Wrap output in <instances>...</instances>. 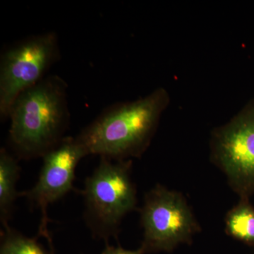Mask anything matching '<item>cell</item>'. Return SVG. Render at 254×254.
<instances>
[{"label":"cell","mask_w":254,"mask_h":254,"mask_svg":"<svg viewBox=\"0 0 254 254\" xmlns=\"http://www.w3.org/2000/svg\"><path fill=\"white\" fill-rule=\"evenodd\" d=\"M170 102L168 91L160 87L143 98L113 105L76 139L88 155L113 160L139 158L149 146Z\"/></svg>","instance_id":"1"},{"label":"cell","mask_w":254,"mask_h":254,"mask_svg":"<svg viewBox=\"0 0 254 254\" xmlns=\"http://www.w3.org/2000/svg\"><path fill=\"white\" fill-rule=\"evenodd\" d=\"M66 83L43 78L19 95L10 110L9 141L18 158L42 157L64 136L68 114Z\"/></svg>","instance_id":"2"},{"label":"cell","mask_w":254,"mask_h":254,"mask_svg":"<svg viewBox=\"0 0 254 254\" xmlns=\"http://www.w3.org/2000/svg\"><path fill=\"white\" fill-rule=\"evenodd\" d=\"M131 160L100 157L81 191L83 218L92 235L108 243L117 238L122 220L136 208V190L131 176Z\"/></svg>","instance_id":"3"},{"label":"cell","mask_w":254,"mask_h":254,"mask_svg":"<svg viewBox=\"0 0 254 254\" xmlns=\"http://www.w3.org/2000/svg\"><path fill=\"white\" fill-rule=\"evenodd\" d=\"M210 148L212 162L225 174L234 191L250 199L254 195V98L213 130Z\"/></svg>","instance_id":"4"},{"label":"cell","mask_w":254,"mask_h":254,"mask_svg":"<svg viewBox=\"0 0 254 254\" xmlns=\"http://www.w3.org/2000/svg\"><path fill=\"white\" fill-rule=\"evenodd\" d=\"M143 254L169 252L190 243L200 227L185 197L157 185L145 195L140 210Z\"/></svg>","instance_id":"5"},{"label":"cell","mask_w":254,"mask_h":254,"mask_svg":"<svg viewBox=\"0 0 254 254\" xmlns=\"http://www.w3.org/2000/svg\"><path fill=\"white\" fill-rule=\"evenodd\" d=\"M58 55V38L54 33L31 37L4 52L0 63L1 118L9 117L21 93L43 79Z\"/></svg>","instance_id":"6"},{"label":"cell","mask_w":254,"mask_h":254,"mask_svg":"<svg viewBox=\"0 0 254 254\" xmlns=\"http://www.w3.org/2000/svg\"><path fill=\"white\" fill-rule=\"evenodd\" d=\"M88 153L76 138L64 137L43 156V163L38 181L31 190L21 192L31 207L39 209L41 221L38 237H44L54 253L48 225V208L72 190L75 172L81 159Z\"/></svg>","instance_id":"7"},{"label":"cell","mask_w":254,"mask_h":254,"mask_svg":"<svg viewBox=\"0 0 254 254\" xmlns=\"http://www.w3.org/2000/svg\"><path fill=\"white\" fill-rule=\"evenodd\" d=\"M20 168L16 159L6 148L0 150V220L3 227L9 225L14 203L21 193L16 190L20 177Z\"/></svg>","instance_id":"8"},{"label":"cell","mask_w":254,"mask_h":254,"mask_svg":"<svg viewBox=\"0 0 254 254\" xmlns=\"http://www.w3.org/2000/svg\"><path fill=\"white\" fill-rule=\"evenodd\" d=\"M227 233L235 240L254 247V207L250 199L240 198L225 218Z\"/></svg>","instance_id":"9"},{"label":"cell","mask_w":254,"mask_h":254,"mask_svg":"<svg viewBox=\"0 0 254 254\" xmlns=\"http://www.w3.org/2000/svg\"><path fill=\"white\" fill-rule=\"evenodd\" d=\"M3 228L0 254H53L47 252L36 239L25 236L9 225Z\"/></svg>","instance_id":"10"},{"label":"cell","mask_w":254,"mask_h":254,"mask_svg":"<svg viewBox=\"0 0 254 254\" xmlns=\"http://www.w3.org/2000/svg\"><path fill=\"white\" fill-rule=\"evenodd\" d=\"M102 254H143V253L139 249L136 251L126 250L122 247H113L108 245V243H106V247Z\"/></svg>","instance_id":"11"}]
</instances>
